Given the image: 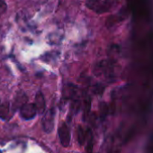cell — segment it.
I'll return each instance as SVG.
<instances>
[{
	"mask_svg": "<svg viewBox=\"0 0 153 153\" xmlns=\"http://www.w3.org/2000/svg\"><path fill=\"white\" fill-rule=\"evenodd\" d=\"M120 0H88L87 7L97 14L111 12L118 7Z\"/></svg>",
	"mask_w": 153,
	"mask_h": 153,
	"instance_id": "1",
	"label": "cell"
},
{
	"mask_svg": "<svg viewBox=\"0 0 153 153\" xmlns=\"http://www.w3.org/2000/svg\"><path fill=\"white\" fill-rule=\"evenodd\" d=\"M54 119H55V111L53 108L49 109L44 116L42 117V129L46 133H50L52 131L54 128Z\"/></svg>",
	"mask_w": 153,
	"mask_h": 153,
	"instance_id": "2",
	"label": "cell"
},
{
	"mask_svg": "<svg viewBox=\"0 0 153 153\" xmlns=\"http://www.w3.org/2000/svg\"><path fill=\"white\" fill-rule=\"evenodd\" d=\"M37 114V109L34 104L26 103L22 107H20V114L25 120H31L35 117Z\"/></svg>",
	"mask_w": 153,
	"mask_h": 153,
	"instance_id": "3",
	"label": "cell"
},
{
	"mask_svg": "<svg viewBox=\"0 0 153 153\" xmlns=\"http://www.w3.org/2000/svg\"><path fill=\"white\" fill-rule=\"evenodd\" d=\"M59 141L63 147H68L70 143V131L66 123H62L59 128Z\"/></svg>",
	"mask_w": 153,
	"mask_h": 153,
	"instance_id": "4",
	"label": "cell"
},
{
	"mask_svg": "<svg viewBox=\"0 0 153 153\" xmlns=\"http://www.w3.org/2000/svg\"><path fill=\"white\" fill-rule=\"evenodd\" d=\"M34 105H35V106H36V109H37V113H38V114H43V113H44L46 105H45L44 97H43V95H42V92H38L37 95L35 96V102H34Z\"/></svg>",
	"mask_w": 153,
	"mask_h": 153,
	"instance_id": "5",
	"label": "cell"
},
{
	"mask_svg": "<svg viewBox=\"0 0 153 153\" xmlns=\"http://www.w3.org/2000/svg\"><path fill=\"white\" fill-rule=\"evenodd\" d=\"M86 141H87V147H86L87 152H88V153H92L94 140H93V134H92V132H91L90 130H88L87 137H86Z\"/></svg>",
	"mask_w": 153,
	"mask_h": 153,
	"instance_id": "6",
	"label": "cell"
},
{
	"mask_svg": "<svg viewBox=\"0 0 153 153\" xmlns=\"http://www.w3.org/2000/svg\"><path fill=\"white\" fill-rule=\"evenodd\" d=\"M125 14H126L125 12L120 11L118 14H116V15H114V16H111L110 18H108V23H109V25H115L118 21H121V20L124 19V17H125L124 16H126Z\"/></svg>",
	"mask_w": 153,
	"mask_h": 153,
	"instance_id": "7",
	"label": "cell"
},
{
	"mask_svg": "<svg viewBox=\"0 0 153 153\" xmlns=\"http://www.w3.org/2000/svg\"><path fill=\"white\" fill-rule=\"evenodd\" d=\"M9 109H10L9 103L0 105V118L6 119L9 114Z\"/></svg>",
	"mask_w": 153,
	"mask_h": 153,
	"instance_id": "8",
	"label": "cell"
},
{
	"mask_svg": "<svg viewBox=\"0 0 153 153\" xmlns=\"http://www.w3.org/2000/svg\"><path fill=\"white\" fill-rule=\"evenodd\" d=\"M86 137H87V134H85V131H84L83 128L81 126H79V129H78V141H79V144L80 146H83L85 144Z\"/></svg>",
	"mask_w": 153,
	"mask_h": 153,
	"instance_id": "9",
	"label": "cell"
},
{
	"mask_svg": "<svg viewBox=\"0 0 153 153\" xmlns=\"http://www.w3.org/2000/svg\"><path fill=\"white\" fill-rule=\"evenodd\" d=\"M7 11V5L4 0H0V16Z\"/></svg>",
	"mask_w": 153,
	"mask_h": 153,
	"instance_id": "10",
	"label": "cell"
}]
</instances>
